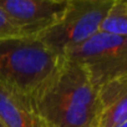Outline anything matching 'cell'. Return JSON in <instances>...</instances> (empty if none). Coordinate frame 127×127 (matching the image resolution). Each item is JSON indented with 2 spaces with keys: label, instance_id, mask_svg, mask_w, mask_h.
<instances>
[{
  "label": "cell",
  "instance_id": "7",
  "mask_svg": "<svg viewBox=\"0 0 127 127\" xmlns=\"http://www.w3.org/2000/svg\"><path fill=\"white\" fill-rule=\"evenodd\" d=\"M97 92L101 103L97 127H116L127 120V80L107 85Z\"/></svg>",
  "mask_w": 127,
  "mask_h": 127
},
{
  "label": "cell",
  "instance_id": "9",
  "mask_svg": "<svg viewBox=\"0 0 127 127\" xmlns=\"http://www.w3.org/2000/svg\"><path fill=\"white\" fill-rule=\"evenodd\" d=\"M15 36H21L20 31L9 19V16L5 14V11L0 8V39L15 37Z\"/></svg>",
  "mask_w": 127,
  "mask_h": 127
},
{
  "label": "cell",
  "instance_id": "8",
  "mask_svg": "<svg viewBox=\"0 0 127 127\" xmlns=\"http://www.w3.org/2000/svg\"><path fill=\"white\" fill-rule=\"evenodd\" d=\"M100 31L127 36V1L126 0H115L110 11L107 13Z\"/></svg>",
  "mask_w": 127,
  "mask_h": 127
},
{
  "label": "cell",
  "instance_id": "10",
  "mask_svg": "<svg viewBox=\"0 0 127 127\" xmlns=\"http://www.w3.org/2000/svg\"><path fill=\"white\" fill-rule=\"evenodd\" d=\"M116 127H127V120L126 121H123L122 123H120L118 126H116Z\"/></svg>",
  "mask_w": 127,
  "mask_h": 127
},
{
  "label": "cell",
  "instance_id": "2",
  "mask_svg": "<svg viewBox=\"0 0 127 127\" xmlns=\"http://www.w3.org/2000/svg\"><path fill=\"white\" fill-rule=\"evenodd\" d=\"M62 59L39 39H0V84L31 101L57 70Z\"/></svg>",
  "mask_w": 127,
  "mask_h": 127
},
{
  "label": "cell",
  "instance_id": "3",
  "mask_svg": "<svg viewBox=\"0 0 127 127\" xmlns=\"http://www.w3.org/2000/svg\"><path fill=\"white\" fill-rule=\"evenodd\" d=\"M64 57L80 64L97 91L127 80V36L98 31Z\"/></svg>",
  "mask_w": 127,
  "mask_h": 127
},
{
  "label": "cell",
  "instance_id": "11",
  "mask_svg": "<svg viewBox=\"0 0 127 127\" xmlns=\"http://www.w3.org/2000/svg\"><path fill=\"white\" fill-rule=\"evenodd\" d=\"M90 127H97V123H95V125H92V126H90Z\"/></svg>",
  "mask_w": 127,
  "mask_h": 127
},
{
  "label": "cell",
  "instance_id": "4",
  "mask_svg": "<svg viewBox=\"0 0 127 127\" xmlns=\"http://www.w3.org/2000/svg\"><path fill=\"white\" fill-rule=\"evenodd\" d=\"M115 0H69L61 20L39 40L54 54L64 57L96 35Z\"/></svg>",
  "mask_w": 127,
  "mask_h": 127
},
{
  "label": "cell",
  "instance_id": "12",
  "mask_svg": "<svg viewBox=\"0 0 127 127\" xmlns=\"http://www.w3.org/2000/svg\"><path fill=\"white\" fill-rule=\"evenodd\" d=\"M0 127H5V126H3V125H1V123H0Z\"/></svg>",
  "mask_w": 127,
  "mask_h": 127
},
{
  "label": "cell",
  "instance_id": "1",
  "mask_svg": "<svg viewBox=\"0 0 127 127\" xmlns=\"http://www.w3.org/2000/svg\"><path fill=\"white\" fill-rule=\"evenodd\" d=\"M30 102L45 127H90L101 113L98 92L85 69L67 57Z\"/></svg>",
  "mask_w": 127,
  "mask_h": 127
},
{
  "label": "cell",
  "instance_id": "5",
  "mask_svg": "<svg viewBox=\"0 0 127 127\" xmlns=\"http://www.w3.org/2000/svg\"><path fill=\"white\" fill-rule=\"evenodd\" d=\"M69 0H0V8L24 37L39 39L65 14Z\"/></svg>",
  "mask_w": 127,
  "mask_h": 127
},
{
  "label": "cell",
  "instance_id": "6",
  "mask_svg": "<svg viewBox=\"0 0 127 127\" xmlns=\"http://www.w3.org/2000/svg\"><path fill=\"white\" fill-rule=\"evenodd\" d=\"M0 123L5 127H45L31 102L0 84Z\"/></svg>",
  "mask_w": 127,
  "mask_h": 127
},
{
  "label": "cell",
  "instance_id": "13",
  "mask_svg": "<svg viewBox=\"0 0 127 127\" xmlns=\"http://www.w3.org/2000/svg\"><path fill=\"white\" fill-rule=\"evenodd\" d=\"M126 1H127V0H126Z\"/></svg>",
  "mask_w": 127,
  "mask_h": 127
}]
</instances>
